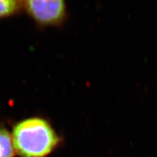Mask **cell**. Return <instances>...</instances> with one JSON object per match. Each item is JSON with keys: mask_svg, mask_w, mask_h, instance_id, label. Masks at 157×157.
<instances>
[{"mask_svg": "<svg viewBox=\"0 0 157 157\" xmlns=\"http://www.w3.org/2000/svg\"><path fill=\"white\" fill-rule=\"evenodd\" d=\"M23 7L39 24L58 25L66 17L65 0H23Z\"/></svg>", "mask_w": 157, "mask_h": 157, "instance_id": "2", "label": "cell"}, {"mask_svg": "<svg viewBox=\"0 0 157 157\" xmlns=\"http://www.w3.org/2000/svg\"><path fill=\"white\" fill-rule=\"evenodd\" d=\"M11 135L15 153L20 157H47L61 141L50 124L39 117L19 121Z\"/></svg>", "mask_w": 157, "mask_h": 157, "instance_id": "1", "label": "cell"}, {"mask_svg": "<svg viewBox=\"0 0 157 157\" xmlns=\"http://www.w3.org/2000/svg\"><path fill=\"white\" fill-rule=\"evenodd\" d=\"M12 135L7 129L0 127V157H15Z\"/></svg>", "mask_w": 157, "mask_h": 157, "instance_id": "3", "label": "cell"}, {"mask_svg": "<svg viewBox=\"0 0 157 157\" xmlns=\"http://www.w3.org/2000/svg\"><path fill=\"white\" fill-rule=\"evenodd\" d=\"M23 7V0H0V19L17 14Z\"/></svg>", "mask_w": 157, "mask_h": 157, "instance_id": "4", "label": "cell"}]
</instances>
